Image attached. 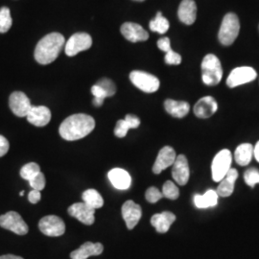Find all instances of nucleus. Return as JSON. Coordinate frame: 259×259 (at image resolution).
Segmentation results:
<instances>
[{
	"mask_svg": "<svg viewBox=\"0 0 259 259\" xmlns=\"http://www.w3.org/2000/svg\"><path fill=\"white\" fill-rule=\"evenodd\" d=\"M95 128V120L93 116L77 113L68 116L60 126L59 133L67 141H75L89 136Z\"/></svg>",
	"mask_w": 259,
	"mask_h": 259,
	"instance_id": "obj_1",
	"label": "nucleus"
},
{
	"mask_svg": "<svg viewBox=\"0 0 259 259\" xmlns=\"http://www.w3.org/2000/svg\"><path fill=\"white\" fill-rule=\"evenodd\" d=\"M65 37L60 33H51L42 37L35 49V59L40 65L53 63L65 47Z\"/></svg>",
	"mask_w": 259,
	"mask_h": 259,
	"instance_id": "obj_2",
	"label": "nucleus"
},
{
	"mask_svg": "<svg viewBox=\"0 0 259 259\" xmlns=\"http://www.w3.org/2000/svg\"><path fill=\"white\" fill-rule=\"evenodd\" d=\"M222 77V65L219 59L213 54H207L202 62L203 82L207 85H217Z\"/></svg>",
	"mask_w": 259,
	"mask_h": 259,
	"instance_id": "obj_3",
	"label": "nucleus"
},
{
	"mask_svg": "<svg viewBox=\"0 0 259 259\" xmlns=\"http://www.w3.org/2000/svg\"><path fill=\"white\" fill-rule=\"evenodd\" d=\"M239 31L240 22L238 17L233 13H229L224 17L218 38L223 46H232L236 37H238Z\"/></svg>",
	"mask_w": 259,
	"mask_h": 259,
	"instance_id": "obj_4",
	"label": "nucleus"
},
{
	"mask_svg": "<svg viewBox=\"0 0 259 259\" xmlns=\"http://www.w3.org/2000/svg\"><path fill=\"white\" fill-rule=\"evenodd\" d=\"M232 160V153L228 149H224L220 151L214 157L211 164V173L214 182L220 183L222 181L229 172V170L231 169Z\"/></svg>",
	"mask_w": 259,
	"mask_h": 259,
	"instance_id": "obj_5",
	"label": "nucleus"
},
{
	"mask_svg": "<svg viewBox=\"0 0 259 259\" xmlns=\"http://www.w3.org/2000/svg\"><path fill=\"white\" fill-rule=\"evenodd\" d=\"M130 80L140 91L146 93H156L160 84L156 76L139 70L133 71L130 74Z\"/></svg>",
	"mask_w": 259,
	"mask_h": 259,
	"instance_id": "obj_6",
	"label": "nucleus"
},
{
	"mask_svg": "<svg viewBox=\"0 0 259 259\" xmlns=\"http://www.w3.org/2000/svg\"><path fill=\"white\" fill-rule=\"evenodd\" d=\"M0 227L19 235H25L29 232L27 224L16 211H9L4 215H1Z\"/></svg>",
	"mask_w": 259,
	"mask_h": 259,
	"instance_id": "obj_7",
	"label": "nucleus"
},
{
	"mask_svg": "<svg viewBox=\"0 0 259 259\" xmlns=\"http://www.w3.org/2000/svg\"><path fill=\"white\" fill-rule=\"evenodd\" d=\"M93 46V38L87 33H76L69 37L65 46V54L69 57L90 49Z\"/></svg>",
	"mask_w": 259,
	"mask_h": 259,
	"instance_id": "obj_8",
	"label": "nucleus"
},
{
	"mask_svg": "<svg viewBox=\"0 0 259 259\" xmlns=\"http://www.w3.org/2000/svg\"><path fill=\"white\" fill-rule=\"evenodd\" d=\"M39 231L45 235L57 237L65 232V224L62 218L56 215H48L44 217L38 223Z\"/></svg>",
	"mask_w": 259,
	"mask_h": 259,
	"instance_id": "obj_9",
	"label": "nucleus"
},
{
	"mask_svg": "<svg viewBox=\"0 0 259 259\" xmlns=\"http://www.w3.org/2000/svg\"><path fill=\"white\" fill-rule=\"evenodd\" d=\"M257 77L256 71L250 66L236 67L232 70L227 79V84L229 88H236L244 83H250Z\"/></svg>",
	"mask_w": 259,
	"mask_h": 259,
	"instance_id": "obj_10",
	"label": "nucleus"
},
{
	"mask_svg": "<svg viewBox=\"0 0 259 259\" xmlns=\"http://www.w3.org/2000/svg\"><path fill=\"white\" fill-rule=\"evenodd\" d=\"M9 106L11 111L19 117H26L32 105L25 93L15 92L10 95Z\"/></svg>",
	"mask_w": 259,
	"mask_h": 259,
	"instance_id": "obj_11",
	"label": "nucleus"
},
{
	"mask_svg": "<svg viewBox=\"0 0 259 259\" xmlns=\"http://www.w3.org/2000/svg\"><path fill=\"white\" fill-rule=\"evenodd\" d=\"M68 214L84 225L91 226L95 221V209L84 203H76L68 207Z\"/></svg>",
	"mask_w": 259,
	"mask_h": 259,
	"instance_id": "obj_12",
	"label": "nucleus"
},
{
	"mask_svg": "<svg viewBox=\"0 0 259 259\" xmlns=\"http://www.w3.org/2000/svg\"><path fill=\"white\" fill-rule=\"evenodd\" d=\"M142 216V209L139 204H136L134 201L129 200L122 206V217L126 223V226L129 230L135 229L139 224Z\"/></svg>",
	"mask_w": 259,
	"mask_h": 259,
	"instance_id": "obj_13",
	"label": "nucleus"
},
{
	"mask_svg": "<svg viewBox=\"0 0 259 259\" xmlns=\"http://www.w3.org/2000/svg\"><path fill=\"white\" fill-rule=\"evenodd\" d=\"M121 33L131 42L145 41L149 38L148 32L135 22H125L121 26Z\"/></svg>",
	"mask_w": 259,
	"mask_h": 259,
	"instance_id": "obj_14",
	"label": "nucleus"
},
{
	"mask_svg": "<svg viewBox=\"0 0 259 259\" xmlns=\"http://www.w3.org/2000/svg\"><path fill=\"white\" fill-rule=\"evenodd\" d=\"M172 176L179 185H186L190 177V170L187 158L185 155H179L173 164Z\"/></svg>",
	"mask_w": 259,
	"mask_h": 259,
	"instance_id": "obj_15",
	"label": "nucleus"
},
{
	"mask_svg": "<svg viewBox=\"0 0 259 259\" xmlns=\"http://www.w3.org/2000/svg\"><path fill=\"white\" fill-rule=\"evenodd\" d=\"M177 155L175 150L170 147L165 146L161 149L157 155V159L155 161V164L153 166V172L155 174H160L163 170H165L171 165L174 164L176 160Z\"/></svg>",
	"mask_w": 259,
	"mask_h": 259,
	"instance_id": "obj_16",
	"label": "nucleus"
},
{
	"mask_svg": "<svg viewBox=\"0 0 259 259\" xmlns=\"http://www.w3.org/2000/svg\"><path fill=\"white\" fill-rule=\"evenodd\" d=\"M27 120L36 127H45L51 120V111L45 106H32L28 112Z\"/></svg>",
	"mask_w": 259,
	"mask_h": 259,
	"instance_id": "obj_17",
	"label": "nucleus"
},
{
	"mask_svg": "<svg viewBox=\"0 0 259 259\" xmlns=\"http://www.w3.org/2000/svg\"><path fill=\"white\" fill-rule=\"evenodd\" d=\"M218 104L211 96H205L201 98L195 104V115L199 118H209L217 111Z\"/></svg>",
	"mask_w": 259,
	"mask_h": 259,
	"instance_id": "obj_18",
	"label": "nucleus"
},
{
	"mask_svg": "<svg viewBox=\"0 0 259 259\" xmlns=\"http://www.w3.org/2000/svg\"><path fill=\"white\" fill-rule=\"evenodd\" d=\"M104 250V246L101 243L85 242L79 249L73 250L70 253L71 259H87L91 256L100 255Z\"/></svg>",
	"mask_w": 259,
	"mask_h": 259,
	"instance_id": "obj_19",
	"label": "nucleus"
},
{
	"mask_svg": "<svg viewBox=\"0 0 259 259\" xmlns=\"http://www.w3.org/2000/svg\"><path fill=\"white\" fill-rule=\"evenodd\" d=\"M176 221V215L170 211L157 213L152 216L151 225L158 233H166L172 224Z\"/></svg>",
	"mask_w": 259,
	"mask_h": 259,
	"instance_id": "obj_20",
	"label": "nucleus"
},
{
	"mask_svg": "<svg viewBox=\"0 0 259 259\" xmlns=\"http://www.w3.org/2000/svg\"><path fill=\"white\" fill-rule=\"evenodd\" d=\"M178 17L186 25L193 24L197 18V6L194 0H183L178 10Z\"/></svg>",
	"mask_w": 259,
	"mask_h": 259,
	"instance_id": "obj_21",
	"label": "nucleus"
},
{
	"mask_svg": "<svg viewBox=\"0 0 259 259\" xmlns=\"http://www.w3.org/2000/svg\"><path fill=\"white\" fill-rule=\"evenodd\" d=\"M109 180L116 189L127 190L132 184V178L129 173L121 168H114L108 174Z\"/></svg>",
	"mask_w": 259,
	"mask_h": 259,
	"instance_id": "obj_22",
	"label": "nucleus"
},
{
	"mask_svg": "<svg viewBox=\"0 0 259 259\" xmlns=\"http://www.w3.org/2000/svg\"><path fill=\"white\" fill-rule=\"evenodd\" d=\"M238 178V172L236 169L231 168L227 175L220 182V185L217 187V194L221 197H230L233 193L234 184Z\"/></svg>",
	"mask_w": 259,
	"mask_h": 259,
	"instance_id": "obj_23",
	"label": "nucleus"
},
{
	"mask_svg": "<svg viewBox=\"0 0 259 259\" xmlns=\"http://www.w3.org/2000/svg\"><path fill=\"white\" fill-rule=\"evenodd\" d=\"M139 125L140 119L138 116L134 114H127L125 119L117 121L114 129V135L119 139L125 138L130 129H137L139 128Z\"/></svg>",
	"mask_w": 259,
	"mask_h": 259,
	"instance_id": "obj_24",
	"label": "nucleus"
},
{
	"mask_svg": "<svg viewBox=\"0 0 259 259\" xmlns=\"http://www.w3.org/2000/svg\"><path fill=\"white\" fill-rule=\"evenodd\" d=\"M165 111L177 118H183L186 116L190 110L189 104L185 101H176L172 99H167L164 102Z\"/></svg>",
	"mask_w": 259,
	"mask_h": 259,
	"instance_id": "obj_25",
	"label": "nucleus"
},
{
	"mask_svg": "<svg viewBox=\"0 0 259 259\" xmlns=\"http://www.w3.org/2000/svg\"><path fill=\"white\" fill-rule=\"evenodd\" d=\"M253 156V146L250 143L240 144L234 153V159L240 166L248 165Z\"/></svg>",
	"mask_w": 259,
	"mask_h": 259,
	"instance_id": "obj_26",
	"label": "nucleus"
},
{
	"mask_svg": "<svg viewBox=\"0 0 259 259\" xmlns=\"http://www.w3.org/2000/svg\"><path fill=\"white\" fill-rule=\"evenodd\" d=\"M218 197L216 191L209 189L204 195H195L194 204L198 208L213 207L218 203Z\"/></svg>",
	"mask_w": 259,
	"mask_h": 259,
	"instance_id": "obj_27",
	"label": "nucleus"
},
{
	"mask_svg": "<svg viewBox=\"0 0 259 259\" xmlns=\"http://www.w3.org/2000/svg\"><path fill=\"white\" fill-rule=\"evenodd\" d=\"M83 203L89 206L93 207V209L101 208L104 205V200L100 193L95 189H88L82 195Z\"/></svg>",
	"mask_w": 259,
	"mask_h": 259,
	"instance_id": "obj_28",
	"label": "nucleus"
},
{
	"mask_svg": "<svg viewBox=\"0 0 259 259\" xmlns=\"http://www.w3.org/2000/svg\"><path fill=\"white\" fill-rule=\"evenodd\" d=\"M169 21L165 19L160 12H158L156 18L150 21L149 27L151 31L157 32L158 34H165L169 29Z\"/></svg>",
	"mask_w": 259,
	"mask_h": 259,
	"instance_id": "obj_29",
	"label": "nucleus"
},
{
	"mask_svg": "<svg viewBox=\"0 0 259 259\" xmlns=\"http://www.w3.org/2000/svg\"><path fill=\"white\" fill-rule=\"evenodd\" d=\"M39 172H40L39 165L36 162H30L20 169V176L22 179L30 182L32 179L37 176Z\"/></svg>",
	"mask_w": 259,
	"mask_h": 259,
	"instance_id": "obj_30",
	"label": "nucleus"
},
{
	"mask_svg": "<svg viewBox=\"0 0 259 259\" xmlns=\"http://www.w3.org/2000/svg\"><path fill=\"white\" fill-rule=\"evenodd\" d=\"M13 19L9 8L2 7L0 9V33H6L12 27Z\"/></svg>",
	"mask_w": 259,
	"mask_h": 259,
	"instance_id": "obj_31",
	"label": "nucleus"
},
{
	"mask_svg": "<svg viewBox=\"0 0 259 259\" xmlns=\"http://www.w3.org/2000/svg\"><path fill=\"white\" fill-rule=\"evenodd\" d=\"M162 195L169 200H177L180 196V191L173 182L167 181L162 186Z\"/></svg>",
	"mask_w": 259,
	"mask_h": 259,
	"instance_id": "obj_32",
	"label": "nucleus"
},
{
	"mask_svg": "<svg viewBox=\"0 0 259 259\" xmlns=\"http://www.w3.org/2000/svg\"><path fill=\"white\" fill-rule=\"evenodd\" d=\"M92 93H93V96H94V99H93V105L95 107H101L104 103V100L108 97L106 92L103 90L101 87H99L98 84H94L93 88H92Z\"/></svg>",
	"mask_w": 259,
	"mask_h": 259,
	"instance_id": "obj_33",
	"label": "nucleus"
},
{
	"mask_svg": "<svg viewBox=\"0 0 259 259\" xmlns=\"http://www.w3.org/2000/svg\"><path fill=\"white\" fill-rule=\"evenodd\" d=\"M245 183L251 188L259 184V171L256 168H250L244 174Z\"/></svg>",
	"mask_w": 259,
	"mask_h": 259,
	"instance_id": "obj_34",
	"label": "nucleus"
},
{
	"mask_svg": "<svg viewBox=\"0 0 259 259\" xmlns=\"http://www.w3.org/2000/svg\"><path fill=\"white\" fill-rule=\"evenodd\" d=\"M96 84H98L99 87H101L103 90L106 92L108 97H111L113 96L115 93H116V87L114 83L107 78H103L100 81H98Z\"/></svg>",
	"mask_w": 259,
	"mask_h": 259,
	"instance_id": "obj_35",
	"label": "nucleus"
},
{
	"mask_svg": "<svg viewBox=\"0 0 259 259\" xmlns=\"http://www.w3.org/2000/svg\"><path fill=\"white\" fill-rule=\"evenodd\" d=\"M145 198L151 204H155L158 202L159 200H161L163 198L162 192H160L157 187L152 186L147 189L146 193H145Z\"/></svg>",
	"mask_w": 259,
	"mask_h": 259,
	"instance_id": "obj_36",
	"label": "nucleus"
},
{
	"mask_svg": "<svg viewBox=\"0 0 259 259\" xmlns=\"http://www.w3.org/2000/svg\"><path fill=\"white\" fill-rule=\"evenodd\" d=\"M30 186L35 189V190H38L41 191L45 189L46 187V177L44 175V173L39 172L37 176L35 177L34 179H32L30 182Z\"/></svg>",
	"mask_w": 259,
	"mask_h": 259,
	"instance_id": "obj_37",
	"label": "nucleus"
},
{
	"mask_svg": "<svg viewBox=\"0 0 259 259\" xmlns=\"http://www.w3.org/2000/svg\"><path fill=\"white\" fill-rule=\"evenodd\" d=\"M164 60H165V63L167 65H178L182 63L181 55L178 54L175 51H173L172 49L166 52Z\"/></svg>",
	"mask_w": 259,
	"mask_h": 259,
	"instance_id": "obj_38",
	"label": "nucleus"
},
{
	"mask_svg": "<svg viewBox=\"0 0 259 259\" xmlns=\"http://www.w3.org/2000/svg\"><path fill=\"white\" fill-rule=\"evenodd\" d=\"M157 47L163 51V52H168L169 50H171V44H170V39L169 37H161L157 40Z\"/></svg>",
	"mask_w": 259,
	"mask_h": 259,
	"instance_id": "obj_39",
	"label": "nucleus"
},
{
	"mask_svg": "<svg viewBox=\"0 0 259 259\" xmlns=\"http://www.w3.org/2000/svg\"><path fill=\"white\" fill-rule=\"evenodd\" d=\"M9 141L6 138L0 135V157L5 156L9 151Z\"/></svg>",
	"mask_w": 259,
	"mask_h": 259,
	"instance_id": "obj_40",
	"label": "nucleus"
},
{
	"mask_svg": "<svg viewBox=\"0 0 259 259\" xmlns=\"http://www.w3.org/2000/svg\"><path fill=\"white\" fill-rule=\"evenodd\" d=\"M40 198H41L40 191L35 190V189L30 191V193L28 195V200L31 204H37L40 201Z\"/></svg>",
	"mask_w": 259,
	"mask_h": 259,
	"instance_id": "obj_41",
	"label": "nucleus"
},
{
	"mask_svg": "<svg viewBox=\"0 0 259 259\" xmlns=\"http://www.w3.org/2000/svg\"><path fill=\"white\" fill-rule=\"evenodd\" d=\"M253 156L256 158V160L259 162V141L256 143V145L253 147Z\"/></svg>",
	"mask_w": 259,
	"mask_h": 259,
	"instance_id": "obj_42",
	"label": "nucleus"
},
{
	"mask_svg": "<svg viewBox=\"0 0 259 259\" xmlns=\"http://www.w3.org/2000/svg\"><path fill=\"white\" fill-rule=\"evenodd\" d=\"M0 259H23L18 255H14V254H5L0 256Z\"/></svg>",
	"mask_w": 259,
	"mask_h": 259,
	"instance_id": "obj_43",
	"label": "nucleus"
},
{
	"mask_svg": "<svg viewBox=\"0 0 259 259\" xmlns=\"http://www.w3.org/2000/svg\"><path fill=\"white\" fill-rule=\"evenodd\" d=\"M19 195H20V196H21V197H22V196H23V195H24V191H23V190H22V191H21V192H20V193H19Z\"/></svg>",
	"mask_w": 259,
	"mask_h": 259,
	"instance_id": "obj_44",
	"label": "nucleus"
},
{
	"mask_svg": "<svg viewBox=\"0 0 259 259\" xmlns=\"http://www.w3.org/2000/svg\"><path fill=\"white\" fill-rule=\"evenodd\" d=\"M135 1H139V2H141V1H144V0H135Z\"/></svg>",
	"mask_w": 259,
	"mask_h": 259,
	"instance_id": "obj_45",
	"label": "nucleus"
}]
</instances>
